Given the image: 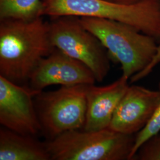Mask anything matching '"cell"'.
<instances>
[{
    "instance_id": "obj_1",
    "label": "cell",
    "mask_w": 160,
    "mask_h": 160,
    "mask_svg": "<svg viewBox=\"0 0 160 160\" xmlns=\"http://www.w3.org/2000/svg\"><path fill=\"white\" fill-rule=\"evenodd\" d=\"M54 49L49 23L42 17L1 20L0 75L6 79L19 85L28 82L40 61Z\"/></svg>"
},
{
    "instance_id": "obj_2",
    "label": "cell",
    "mask_w": 160,
    "mask_h": 160,
    "mask_svg": "<svg viewBox=\"0 0 160 160\" xmlns=\"http://www.w3.org/2000/svg\"><path fill=\"white\" fill-rule=\"evenodd\" d=\"M43 16L113 20L160 40V0H141L132 4L106 0H43Z\"/></svg>"
},
{
    "instance_id": "obj_3",
    "label": "cell",
    "mask_w": 160,
    "mask_h": 160,
    "mask_svg": "<svg viewBox=\"0 0 160 160\" xmlns=\"http://www.w3.org/2000/svg\"><path fill=\"white\" fill-rule=\"evenodd\" d=\"M78 18L101 42L111 61L120 63L122 75L129 79L145 68L157 53L158 40L128 24L103 18Z\"/></svg>"
},
{
    "instance_id": "obj_4",
    "label": "cell",
    "mask_w": 160,
    "mask_h": 160,
    "mask_svg": "<svg viewBox=\"0 0 160 160\" xmlns=\"http://www.w3.org/2000/svg\"><path fill=\"white\" fill-rule=\"evenodd\" d=\"M135 135L109 128L65 132L46 142L51 160H129Z\"/></svg>"
},
{
    "instance_id": "obj_5",
    "label": "cell",
    "mask_w": 160,
    "mask_h": 160,
    "mask_svg": "<svg viewBox=\"0 0 160 160\" xmlns=\"http://www.w3.org/2000/svg\"><path fill=\"white\" fill-rule=\"evenodd\" d=\"M88 86H61L56 90L42 91L34 96L42 132L49 140L65 132L83 128Z\"/></svg>"
},
{
    "instance_id": "obj_6",
    "label": "cell",
    "mask_w": 160,
    "mask_h": 160,
    "mask_svg": "<svg viewBox=\"0 0 160 160\" xmlns=\"http://www.w3.org/2000/svg\"><path fill=\"white\" fill-rule=\"evenodd\" d=\"M49 37L55 48L90 69L97 82H102L109 74L111 59L108 52L78 17L55 18L49 23Z\"/></svg>"
},
{
    "instance_id": "obj_7",
    "label": "cell",
    "mask_w": 160,
    "mask_h": 160,
    "mask_svg": "<svg viewBox=\"0 0 160 160\" xmlns=\"http://www.w3.org/2000/svg\"><path fill=\"white\" fill-rule=\"evenodd\" d=\"M36 94L29 87L0 75V123L4 128L36 137L42 128L34 104Z\"/></svg>"
},
{
    "instance_id": "obj_8",
    "label": "cell",
    "mask_w": 160,
    "mask_h": 160,
    "mask_svg": "<svg viewBox=\"0 0 160 160\" xmlns=\"http://www.w3.org/2000/svg\"><path fill=\"white\" fill-rule=\"evenodd\" d=\"M96 81L94 75L85 64L55 48L34 69L28 87L38 94L52 85H92Z\"/></svg>"
},
{
    "instance_id": "obj_9",
    "label": "cell",
    "mask_w": 160,
    "mask_h": 160,
    "mask_svg": "<svg viewBox=\"0 0 160 160\" xmlns=\"http://www.w3.org/2000/svg\"><path fill=\"white\" fill-rule=\"evenodd\" d=\"M158 90L129 86L114 111L109 129L126 135H136L147 125L160 102Z\"/></svg>"
},
{
    "instance_id": "obj_10",
    "label": "cell",
    "mask_w": 160,
    "mask_h": 160,
    "mask_svg": "<svg viewBox=\"0 0 160 160\" xmlns=\"http://www.w3.org/2000/svg\"><path fill=\"white\" fill-rule=\"evenodd\" d=\"M128 78L122 75L113 83L105 86H87V111L82 129L98 131L109 128L120 99L129 87Z\"/></svg>"
},
{
    "instance_id": "obj_11",
    "label": "cell",
    "mask_w": 160,
    "mask_h": 160,
    "mask_svg": "<svg viewBox=\"0 0 160 160\" xmlns=\"http://www.w3.org/2000/svg\"><path fill=\"white\" fill-rule=\"evenodd\" d=\"M32 135L0 129V160H51L46 143Z\"/></svg>"
},
{
    "instance_id": "obj_12",
    "label": "cell",
    "mask_w": 160,
    "mask_h": 160,
    "mask_svg": "<svg viewBox=\"0 0 160 160\" xmlns=\"http://www.w3.org/2000/svg\"><path fill=\"white\" fill-rule=\"evenodd\" d=\"M43 0H0V20H29L42 16Z\"/></svg>"
},
{
    "instance_id": "obj_13",
    "label": "cell",
    "mask_w": 160,
    "mask_h": 160,
    "mask_svg": "<svg viewBox=\"0 0 160 160\" xmlns=\"http://www.w3.org/2000/svg\"><path fill=\"white\" fill-rule=\"evenodd\" d=\"M158 90L160 94V81L158 84ZM159 133H160V100L147 125L141 131L135 135L134 145L129 160H133V158L136 154L138 149L147 140Z\"/></svg>"
},
{
    "instance_id": "obj_14",
    "label": "cell",
    "mask_w": 160,
    "mask_h": 160,
    "mask_svg": "<svg viewBox=\"0 0 160 160\" xmlns=\"http://www.w3.org/2000/svg\"><path fill=\"white\" fill-rule=\"evenodd\" d=\"M133 160H160V133L147 140L138 149Z\"/></svg>"
},
{
    "instance_id": "obj_15",
    "label": "cell",
    "mask_w": 160,
    "mask_h": 160,
    "mask_svg": "<svg viewBox=\"0 0 160 160\" xmlns=\"http://www.w3.org/2000/svg\"><path fill=\"white\" fill-rule=\"evenodd\" d=\"M160 63V44H158V49L157 53L151 61V62L148 65L143 69L142 71H140L137 74L133 75L130 78V82L134 83L136 82L139 80H142L144 78H145L147 76H148L154 69L155 67Z\"/></svg>"
},
{
    "instance_id": "obj_16",
    "label": "cell",
    "mask_w": 160,
    "mask_h": 160,
    "mask_svg": "<svg viewBox=\"0 0 160 160\" xmlns=\"http://www.w3.org/2000/svg\"><path fill=\"white\" fill-rule=\"evenodd\" d=\"M110 2H115V3H119L122 4H132L138 2L141 0H106Z\"/></svg>"
}]
</instances>
